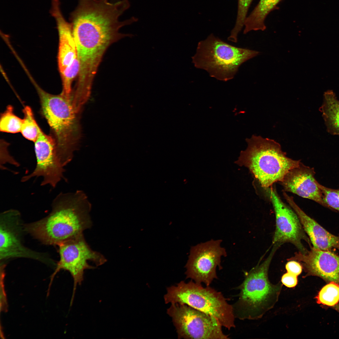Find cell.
<instances>
[{
  "label": "cell",
  "instance_id": "6da1fadb",
  "mask_svg": "<svg viewBox=\"0 0 339 339\" xmlns=\"http://www.w3.org/2000/svg\"><path fill=\"white\" fill-rule=\"evenodd\" d=\"M91 208L82 191L60 193L54 199L51 211L47 216L24 223L25 232L43 244L58 246L91 227Z\"/></svg>",
  "mask_w": 339,
  "mask_h": 339
},
{
  "label": "cell",
  "instance_id": "7a4b0ae2",
  "mask_svg": "<svg viewBox=\"0 0 339 339\" xmlns=\"http://www.w3.org/2000/svg\"><path fill=\"white\" fill-rule=\"evenodd\" d=\"M39 96L40 112L50 127L49 134L54 140L59 160L63 167L73 159L80 137L79 116L72 96L61 93H49L41 88L34 79L31 81Z\"/></svg>",
  "mask_w": 339,
  "mask_h": 339
},
{
  "label": "cell",
  "instance_id": "3957f363",
  "mask_svg": "<svg viewBox=\"0 0 339 339\" xmlns=\"http://www.w3.org/2000/svg\"><path fill=\"white\" fill-rule=\"evenodd\" d=\"M246 141L247 147L241 152L236 163L247 168L265 188L281 182L290 170L301 163L288 157L280 144L274 140L253 135Z\"/></svg>",
  "mask_w": 339,
  "mask_h": 339
},
{
  "label": "cell",
  "instance_id": "277c9868",
  "mask_svg": "<svg viewBox=\"0 0 339 339\" xmlns=\"http://www.w3.org/2000/svg\"><path fill=\"white\" fill-rule=\"evenodd\" d=\"M279 247L273 245L269 255L261 263H258L245 274L239 286L240 290L236 308L241 319L261 318L277 301L283 284L269 281L268 272L272 258Z\"/></svg>",
  "mask_w": 339,
  "mask_h": 339
},
{
  "label": "cell",
  "instance_id": "5b68a950",
  "mask_svg": "<svg viewBox=\"0 0 339 339\" xmlns=\"http://www.w3.org/2000/svg\"><path fill=\"white\" fill-rule=\"evenodd\" d=\"M259 52L237 47L223 41L213 34L197 44L192 62L196 68L206 71L218 80L227 81L233 78L239 67Z\"/></svg>",
  "mask_w": 339,
  "mask_h": 339
},
{
  "label": "cell",
  "instance_id": "8992f818",
  "mask_svg": "<svg viewBox=\"0 0 339 339\" xmlns=\"http://www.w3.org/2000/svg\"><path fill=\"white\" fill-rule=\"evenodd\" d=\"M164 295L165 304H186L214 318L228 330L235 327L233 307L229 304L221 292L191 280L181 281L176 286L167 289Z\"/></svg>",
  "mask_w": 339,
  "mask_h": 339
},
{
  "label": "cell",
  "instance_id": "52a82bcc",
  "mask_svg": "<svg viewBox=\"0 0 339 339\" xmlns=\"http://www.w3.org/2000/svg\"><path fill=\"white\" fill-rule=\"evenodd\" d=\"M58 246L60 258L51 276L47 294H49L52 281L57 273L62 270L67 271L70 273L74 281L70 303L71 305L77 286V284L81 285L83 280L84 271L96 268L94 266L90 265L89 262H93L96 266H98L104 264L107 260L102 254L90 248L86 241L83 233Z\"/></svg>",
  "mask_w": 339,
  "mask_h": 339
},
{
  "label": "cell",
  "instance_id": "ba28073f",
  "mask_svg": "<svg viewBox=\"0 0 339 339\" xmlns=\"http://www.w3.org/2000/svg\"><path fill=\"white\" fill-rule=\"evenodd\" d=\"M19 212L16 210L5 211L0 216V261L19 258L31 259L53 267L56 262L47 254L33 250L23 243L25 232Z\"/></svg>",
  "mask_w": 339,
  "mask_h": 339
},
{
  "label": "cell",
  "instance_id": "9c48e42d",
  "mask_svg": "<svg viewBox=\"0 0 339 339\" xmlns=\"http://www.w3.org/2000/svg\"><path fill=\"white\" fill-rule=\"evenodd\" d=\"M167 312L172 318L179 339L229 338L214 318L187 304H172Z\"/></svg>",
  "mask_w": 339,
  "mask_h": 339
},
{
  "label": "cell",
  "instance_id": "30bf717a",
  "mask_svg": "<svg viewBox=\"0 0 339 339\" xmlns=\"http://www.w3.org/2000/svg\"><path fill=\"white\" fill-rule=\"evenodd\" d=\"M268 189L276 217V229L272 245L279 247L285 243H289L295 246L299 252L304 254L306 253L308 250L302 241L306 242L310 247L312 246L311 243L297 214L282 202L274 189Z\"/></svg>",
  "mask_w": 339,
  "mask_h": 339
},
{
  "label": "cell",
  "instance_id": "8fae6325",
  "mask_svg": "<svg viewBox=\"0 0 339 339\" xmlns=\"http://www.w3.org/2000/svg\"><path fill=\"white\" fill-rule=\"evenodd\" d=\"M221 241L211 239L191 247L185 266L186 278L209 286L217 278V267L222 269L221 257L226 256L225 249L220 245Z\"/></svg>",
  "mask_w": 339,
  "mask_h": 339
},
{
  "label": "cell",
  "instance_id": "7c38bea8",
  "mask_svg": "<svg viewBox=\"0 0 339 339\" xmlns=\"http://www.w3.org/2000/svg\"><path fill=\"white\" fill-rule=\"evenodd\" d=\"M34 143L36 167L30 174L23 177L21 181L24 182L32 177L41 176L43 179L41 186L49 185L55 188L63 178L65 170L58 157L55 142L51 136L41 129Z\"/></svg>",
  "mask_w": 339,
  "mask_h": 339
},
{
  "label": "cell",
  "instance_id": "4fadbf2b",
  "mask_svg": "<svg viewBox=\"0 0 339 339\" xmlns=\"http://www.w3.org/2000/svg\"><path fill=\"white\" fill-rule=\"evenodd\" d=\"M310 248L306 253L296 252L288 260L299 262L306 273L305 276H315L339 284V256L330 251Z\"/></svg>",
  "mask_w": 339,
  "mask_h": 339
},
{
  "label": "cell",
  "instance_id": "5bb4252c",
  "mask_svg": "<svg viewBox=\"0 0 339 339\" xmlns=\"http://www.w3.org/2000/svg\"><path fill=\"white\" fill-rule=\"evenodd\" d=\"M313 168L302 163L290 170L280 182L284 191L295 194L303 198L313 200L327 208L324 202L321 191L315 175Z\"/></svg>",
  "mask_w": 339,
  "mask_h": 339
},
{
  "label": "cell",
  "instance_id": "9a60e30c",
  "mask_svg": "<svg viewBox=\"0 0 339 339\" xmlns=\"http://www.w3.org/2000/svg\"><path fill=\"white\" fill-rule=\"evenodd\" d=\"M50 13L56 20L59 36L58 64L60 72L78 59L72 25L65 19L59 0H51Z\"/></svg>",
  "mask_w": 339,
  "mask_h": 339
},
{
  "label": "cell",
  "instance_id": "2e32d148",
  "mask_svg": "<svg viewBox=\"0 0 339 339\" xmlns=\"http://www.w3.org/2000/svg\"><path fill=\"white\" fill-rule=\"evenodd\" d=\"M285 199L297 214L303 228L309 237L312 247L318 249L331 251L339 250V235H334L306 214L295 203L293 198L286 193Z\"/></svg>",
  "mask_w": 339,
  "mask_h": 339
},
{
  "label": "cell",
  "instance_id": "e0dca14e",
  "mask_svg": "<svg viewBox=\"0 0 339 339\" xmlns=\"http://www.w3.org/2000/svg\"><path fill=\"white\" fill-rule=\"evenodd\" d=\"M320 110L328 132L333 135H339V100L332 90L324 93Z\"/></svg>",
  "mask_w": 339,
  "mask_h": 339
},
{
  "label": "cell",
  "instance_id": "ac0fdd59",
  "mask_svg": "<svg viewBox=\"0 0 339 339\" xmlns=\"http://www.w3.org/2000/svg\"><path fill=\"white\" fill-rule=\"evenodd\" d=\"M282 0H260L244 23V34L252 31H264L266 29L264 21L267 15Z\"/></svg>",
  "mask_w": 339,
  "mask_h": 339
},
{
  "label": "cell",
  "instance_id": "d6986e66",
  "mask_svg": "<svg viewBox=\"0 0 339 339\" xmlns=\"http://www.w3.org/2000/svg\"><path fill=\"white\" fill-rule=\"evenodd\" d=\"M23 112L24 117L20 132L25 138L34 142L38 136L41 128L37 122L33 111L30 106H25Z\"/></svg>",
  "mask_w": 339,
  "mask_h": 339
},
{
  "label": "cell",
  "instance_id": "ffe728a7",
  "mask_svg": "<svg viewBox=\"0 0 339 339\" xmlns=\"http://www.w3.org/2000/svg\"><path fill=\"white\" fill-rule=\"evenodd\" d=\"M0 118L1 132L11 133L20 132L23 119L14 113L13 106L8 105L5 110L1 113Z\"/></svg>",
  "mask_w": 339,
  "mask_h": 339
},
{
  "label": "cell",
  "instance_id": "44dd1931",
  "mask_svg": "<svg viewBox=\"0 0 339 339\" xmlns=\"http://www.w3.org/2000/svg\"><path fill=\"white\" fill-rule=\"evenodd\" d=\"M316 298L319 304L335 306L339 301V284L331 282L321 289Z\"/></svg>",
  "mask_w": 339,
  "mask_h": 339
},
{
  "label": "cell",
  "instance_id": "7402d4cb",
  "mask_svg": "<svg viewBox=\"0 0 339 339\" xmlns=\"http://www.w3.org/2000/svg\"><path fill=\"white\" fill-rule=\"evenodd\" d=\"M79 70L80 63L78 59L60 72L62 85L61 93L67 97L71 96L72 83L75 78L78 75Z\"/></svg>",
  "mask_w": 339,
  "mask_h": 339
},
{
  "label": "cell",
  "instance_id": "603a6c76",
  "mask_svg": "<svg viewBox=\"0 0 339 339\" xmlns=\"http://www.w3.org/2000/svg\"><path fill=\"white\" fill-rule=\"evenodd\" d=\"M253 0H238V9L236 22L232 30L229 39L233 41L238 40V36L244 26L247 12Z\"/></svg>",
  "mask_w": 339,
  "mask_h": 339
},
{
  "label": "cell",
  "instance_id": "cb8c5ba5",
  "mask_svg": "<svg viewBox=\"0 0 339 339\" xmlns=\"http://www.w3.org/2000/svg\"><path fill=\"white\" fill-rule=\"evenodd\" d=\"M324 202L327 208L339 212V189H333L325 186L318 182Z\"/></svg>",
  "mask_w": 339,
  "mask_h": 339
},
{
  "label": "cell",
  "instance_id": "d4e9b609",
  "mask_svg": "<svg viewBox=\"0 0 339 339\" xmlns=\"http://www.w3.org/2000/svg\"><path fill=\"white\" fill-rule=\"evenodd\" d=\"M0 149L1 166L7 163L14 165L19 166V164L10 155L8 150V143L4 140H1Z\"/></svg>",
  "mask_w": 339,
  "mask_h": 339
},
{
  "label": "cell",
  "instance_id": "484cf974",
  "mask_svg": "<svg viewBox=\"0 0 339 339\" xmlns=\"http://www.w3.org/2000/svg\"><path fill=\"white\" fill-rule=\"evenodd\" d=\"M287 272L298 276L301 273L303 267L301 263L294 260L288 261L285 265Z\"/></svg>",
  "mask_w": 339,
  "mask_h": 339
},
{
  "label": "cell",
  "instance_id": "4316f807",
  "mask_svg": "<svg viewBox=\"0 0 339 339\" xmlns=\"http://www.w3.org/2000/svg\"><path fill=\"white\" fill-rule=\"evenodd\" d=\"M4 267H1V289L2 293H1L0 309L1 311L6 312L7 311L8 304L7 299L5 293L4 288L3 279L4 277Z\"/></svg>",
  "mask_w": 339,
  "mask_h": 339
},
{
  "label": "cell",
  "instance_id": "83f0119b",
  "mask_svg": "<svg viewBox=\"0 0 339 339\" xmlns=\"http://www.w3.org/2000/svg\"><path fill=\"white\" fill-rule=\"evenodd\" d=\"M297 277L287 272L282 276L281 282L283 284L288 288H293L298 283Z\"/></svg>",
  "mask_w": 339,
  "mask_h": 339
},
{
  "label": "cell",
  "instance_id": "f1b7e54d",
  "mask_svg": "<svg viewBox=\"0 0 339 339\" xmlns=\"http://www.w3.org/2000/svg\"><path fill=\"white\" fill-rule=\"evenodd\" d=\"M336 308L339 311V304L337 306Z\"/></svg>",
  "mask_w": 339,
  "mask_h": 339
}]
</instances>
